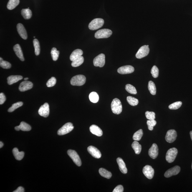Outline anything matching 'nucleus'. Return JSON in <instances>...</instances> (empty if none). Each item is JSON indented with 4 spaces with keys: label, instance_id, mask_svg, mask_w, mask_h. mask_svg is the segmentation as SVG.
<instances>
[{
    "label": "nucleus",
    "instance_id": "obj_1",
    "mask_svg": "<svg viewBox=\"0 0 192 192\" xmlns=\"http://www.w3.org/2000/svg\"><path fill=\"white\" fill-rule=\"evenodd\" d=\"M112 111L114 114L119 115L122 112V105L120 101L117 98L113 99L111 104Z\"/></svg>",
    "mask_w": 192,
    "mask_h": 192
},
{
    "label": "nucleus",
    "instance_id": "obj_2",
    "mask_svg": "<svg viewBox=\"0 0 192 192\" xmlns=\"http://www.w3.org/2000/svg\"><path fill=\"white\" fill-rule=\"evenodd\" d=\"M104 23V21L102 18H96L89 23L88 27L92 30H95L102 27Z\"/></svg>",
    "mask_w": 192,
    "mask_h": 192
},
{
    "label": "nucleus",
    "instance_id": "obj_3",
    "mask_svg": "<svg viewBox=\"0 0 192 192\" xmlns=\"http://www.w3.org/2000/svg\"><path fill=\"white\" fill-rule=\"evenodd\" d=\"M86 80V77L83 75L76 76L71 79V84L73 86H82L85 83Z\"/></svg>",
    "mask_w": 192,
    "mask_h": 192
},
{
    "label": "nucleus",
    "instance_id": "obj_4",
    "mask_svg": "<svg viewBox=\"0 0 192 192\" xmlns=\"http://www.w3.org/2000/svg\"><path fill=\"white\" fill-rule=\"evenodd\" d=\"M112 31L109 29H102L97 31L95 33V37L96 39H100L110 37L112 34Z\"/></svg>",
    "mask_w": 192,
    "mask_h": 192
},
{
    "label": "nucleus",
    "instance_id": "obj_5",
    "mask_svg": "<svg viewBox=\"0 0 192 192\" xmlns=\"http://www.w3.org/2000/svg\"><path fill=\"white\" fill-rule=\"evenodd\" d=\"M178 153V150L176 148L170 149L167 151L166 155V160L168 163H172L174 161Z\"/></svg>",
    "mask_w": 192,
    "mask_h": 192
},
{
    "label": "nucleus",
    "instance_id": "obj_6",
    "mask_svg": "<svg viewBox=\"0 0 192 192\" xmlns=\"http://www.w3.org/2000/svg\"><path fill=\"white\" fill-rule=\"evenodd\" d=\"M74 126L71 122L66 123L58 131V135L59 136L65 135L69 133L73 130Z\"/></svg>",
    "mask_w": 192,
    "mask_h": 192
},
{
    "label": "nucleus",
    "instance_id": "obj_7",
    "mask_svg": "<svg viewBox=\"0 0 192 192\" xmlns=\"http://www.w3.org/2000/svg\"><path fill=\"white\" fill-rule=\"evenodd\" d=\"M68 155L72 159L75 164L78 166L80 167L82 165V162L80 157L75 150H68L67 151Z\"/></svg>",
    "mask_w": 192,
    "mask_h": 192
},
{
    "label": "nucleus",
    "instance_id": "obj_8",
    "mask_svg": "<svg viewBox=\"0 0 192 192\" xmlns=\"http://www.w3.org/2000/svg\"><path fill=\"white\" fill-rule=\"evenodd\" d=\"M149 45H144L140 47L136 54L137 59H141L148 55L150 52Z\"/></svg>",
    "mask_w": 192,
    "mask_h": 192
},
{
    "label": "nucleus",
    "instance_id": "obj_9",
    "mask_svg": "<svg viewBox=\"0 0 192 192\" xmlns=\"http://www.w3.org/2000/svg\"><path fill=\"white\" fill-rule=\"evenodd\" d=\"M105 55L103 54H99L94 58L93 64L95 67H103L105 64Z\"/></svg>",
    "mask_w": 192,
    "mask_h": 192
},
{
    "label": "nucleus",
    "instance_id": "obj_10",
    "mask_svg": "<svg viewBox=\"0 0 192 192\" xmlns=\"http://www.w3.org/2000/svg\"><path fill=\"white\" fill-rule=\"evenodd\" d=\"M177 132L174 130H170L167 132L165 138L167 142L169 143L173 142L176 140Z\"/></svg>",
    "mask_w": 192,
    "mask_h": 192
},
{
    "label": "nucleus",
    "instance_id": "obj_11",
    "mask_svg": "<svg viewBox=\"0 0 192 192\" xmlns=\"http://www.w3.org/2000/svg\"><path fill=\"white\" fill-rule=\"evenodd\" d=\"M143 173L147 178L151 179L153 178L155 171L154 170L151 166L146 165L143 168Z\"/></svg>",
    "mask_w": 192,
    "mask_h": 192
},
{
    "label": "nucleus",
    "instance_id": "obj_12",
    "mask_svg": "<svg viewBox=\"0 0 192 192\" xmlns=\"http://www.w3.org/2000/svg\"><path fill=\"white\" fill-rule=\"evenodd\" d=\"M38 112L41 116L44 117H48L49 113V104L47 103H45L41 106L38 111Z\"/></svg>",
    "mask_w": 192,
    "mask_h": 192
},
{
    "label": "nucleus",
    "instance_id": "obj_13",
    "mask_svg": "<svg viewBox=\"0 0 192 192\" xmlns=\"http://www.w3.org/2000/svg\"><path fill=\"white\" fill-rule=\"evenodd\" d=\"M135 69L133 66L130 65H127L122 66L117 69V72L119 74H125L131 73H133Z\"/></svg>",
    "mask_w": 192,
    "mask_h": 192
},
{
    "label": "nucleus",
    "instance_id": "obj_14",
    "mask_svg": "<svg viewBox=\"0 0 192 192\" xmlns=\"http://www.w3.org/2000/svg\"><path fill=\"white\" fill-rule=\"evenodd\" d=\"M180 171V168L179 166L176 165L173 168L167 170L164 174V176L166 178L178 174Z\"/></svg>",
    "mask_w": 192,
    "mask_h": 192
},
{
    "label": "nucleus",
    "instance_id": "obj_15",
    "mask_svg": "<svg viewBox=\"0 0 192 192\" xmlns=\"http://www.w3.org/2000/svg\"><path fill=\"white\" fill-rule=\"evenodd\" d=\"M33 84L32 82L30 81H23L21 83L19 87V90L21 92H25L32 88Z\"/></svg>",
    "mask_w": 192,
    "mask_h": 192
},
{
    "label": "nucleus",
    "instance_id": "obj_16",
    "mask_svg": "<svg viewBox=\"0 0 192 192\" xmlns=\"http://www.w3.org/2000/svg\"><path fill=\"white\" fill-rule=\"evenodd\" d=\"M89 153L94 158L99 159L102 157V154L97 148L93 146H89L87 149Z\"/></svg>",
    "mask_w": 192,
    "mask_h": 192
},
{
    "label": "nucleus",
    "instance_id": "obj_17",
    "mask_svg": "<svg viewBox=\"0 0 192 192\" xmlns=\"http://www.w3.org/2000/svg\"><path fill=\"white\" fill-rule=\"evenodd\" d=\"M158 147L157 144L153 143L149 150L148 155L152 158L155 159L158 156Z\"/></svg>",
    "mask_w": 192,
    "mask_h": 192
},
{
    "label": "nucleus",
    "instance_id": "obj_18",
    "mask_svg": "<svg viewBox=\"0 0 192 192\" xmlns=\"http://www.w3.org/2000/svg\"><path fill=\"white\" fill-rule=\"evenodd\" d=\"M18 32L20 37L23 39H27L28 35L27 32L24 26L21 23H19L17 25Z\"/></svg>",
    "mask_w": 192,
    "mask_h": 192
},
{
    "label": "nucleus",
    "instance_id": "obj_19",
    "mask_svg": "<svg viewBox=\"0 0 192 192\" xmlns=\"http://www.w3.org/2000/svg\"><path fill=\"white\" fill-rule=\"evenodd\" d=\"M13 49L15 52V54L17 57L20 59L21 61H24L25 60L24 56L23 53L22 49H21L20 46L19 44H16L13 47Z\"/></svg>",
    "mask_w": 192,
    "mask_h": 192
},
{
    "label": "nucleus",
    "instance_id": "obj_20",
    "mask_svg": "<svg viewBox=\"0 0 192 192\" xmlns=\"http://www.w3.org/2000/svg\"><path fill=\"white\" fill-rule=\"evenodd\" d=\"M15 129L17 131L20 130L24 131H30L31 129V127L29 124L25 123L24 122H21L19 126L15 127Z\"/></svg>",
    "mask_w": 192,
    "mask_h": 192
},
{
    "label": "nucleus",
    "instance_id": "obj_21",
    "mask_svg": "<svg viewBox=\"0 0 192 192\" xmlns=\"http://www.w3.org/2000/svg\"><path fill=\"white\" fill-rule=\"evenodd\" d=\"M90 130L91 133L97 136H102L103 132L100 128L96 125H92L90 127Z\"/></svg>",
    "mask_w": 192,
    "mask_h": 192
},
{
    "label": "nucleus",
    "instance_id": "obj_22",
    "mask_svg": "<svg viewBox=\"0 0 192 192\" xmlns=\"http://www.w3.org/2000/svg\"><path fill=\"white\" fill-rule=\"evenodd\" d=\"M117 162L120 171L124 174H126L127 173V169L124 160L121 158H118L117 159Z\"/></svg>",
    "mask_w": 192,
    "mask_h": 192
},
{
    "label": "nucleus",
    "instance_id": "obj_23",
    "mask_svg": "<svg viewBox=\"0 0 192 192\" xmlns=\"http://www.w3.org/2000/svg\"><path fill=\"white\" fill-rule=\"evenodd\" d=\"M23 78L22 76H10L7 78V83L9 85H11L21 80Z\"/></svg>",
    "mask_w": 192,
    "mask_h": 192
},
{
    "label": "nucleus",
    "instance_id": "obj_24",
    "mask_svg": "<svg viewBox=\"0 0 192 192\" xmlns=\"http://www.w3.org/2000/svg\"><path fill=\"white\" fill-rule=\"evenodd\" d=\"M83 54V52L80 49H77L74 51L70 56L71 61H73L80 57Z\"/></svg>",
    "mask_w": 192,
    "mask_h": 192
},
{
    "label": "nucleus",
    "instance_id": "obj_25",
    "mask_svg": "<svg viewBox=\"0 0 192 192\" xmlns=\"http://www.w3.org/2000/svg\"><path fill=\"white\" fill-rule=\"evenodd\" d=\"M13 153L16 160H22L24 158V153L23 152H20L18 149L15 148L13 150Z\"/></svg>",
    "mask_w": 192,
    "mask_h": 192
},
{
    "label": "nucleus",
    "instance_id": "obj_26",
    "mask_svg": "<svg viewBox=\"0 0 192 192\" xmlns=\"http://www.w3.org/2000/svg\"><path fill=\"white\" fill-rule=\"evenodd\" d=\"M21 14L25 19H30L32 16V11L29 9H23L21 11Z\"/></svg>",
    "mask_w": 192,
    "mask_h": 192
},
{
    "label": "nucleus",
    "instance_id": "obj_27",
    "mask_svg": "<svg viewBox=\"0 0 192 192\" xmlns=\"http://www.w3.org/2000/svg\"><path fill=\"white\" fill-rule=\"evenodd\" d=\"M19 0H9L8 3L7 8L10 10L14 9L19 5Z\"/></svg>",
    "mask_w": 192,
    "mask_h": 192
},
{
    "label": "nucleus",
    "instance_id": "obj_28",
    "mask_svg": "<svg viewBox=\"0 0 192 192\" xmlns=\"http://www.w3.org/2000/svg\"><path fill=\"white\" fill-rule=\"evenodd\" d=\"M132 147L136 154L137 155L140 154L141 151L142 146L138 142L135 141L133 142L132 145Z\"/></svg>",
    "mask_w": 192,
    "mask_h": 192
},
{
    "label": "nucleus",
    "instance_id": "obj_29",
    "mask_svg": "<svg viewBox=\"0 0 192 192\" xmlns=\"http://www.w3.org/2000/svg\"><path fill=\"white\" fill-rule=\"evenodd\" d=\"M99 173L102 176L107 179H109L112 176V174L110 172L103 168H101L99 169Z\"/></svg>",
    "mask_w": 192,
    "mask_h": 192
},
{
    "label": "nucleus",
    "instance_id": "obj_30",
    "mask_svg": "<svg viewBox=\"0 0 192 192\" xmlns=\"http://www.w3.org/2000/svg\"><path fill=\"white\" fill-rule=\"evenodd\" d=\"M84 61V57L81 56L80 57L72 61L71 65L73 67H76L82 65Z\"/></svg>",
    "mask_w": 192,
    "mask_h": 192
},
{
    "label": "nucleus",
    "instance_id": "obj_31",
    "mask_svg": "<svg viewBox=\"0 0 192 192\" xmlns=\"http://www.w3.org/2000/svg\"><path fill=\"white\" fill-rule=\"evenodd\" d=\"M89 98L91 102L96 103L99 101V96L97 92H92L89 94Z\"/></svg>",
    "mask_w": 192,
    "mask_h": 192
},
{
    "label": "nucleus",
    "instance_id": "obj_32",
    "mask_svg": "<svg viewBox=\"0 0 192 192\" xmlns=\"http://www.w3.org/2000/svg\"><path fill=\"white\" fill-rule=\"evenodd\" d=\"M33 44L35 48V53L36 56L39 55L40 52V45L39 41L37 39H34L33 40Z\"/></svg>",
    "mask_w": 192,
    "mask_h": 192
},
{
    "label": "nucleus",
    "instance_id": "obj_33",
    "mask_svg": "<svg viewBox=\"0 0 192 192\" xmlns=\"http://www.w3.org/2000/svg\"><path fill=\"white\" fill-rule=\"evenodd\" d=\"M148 89L150 93L152 95H155L156 93V88L155 84L152 81L149 82L148 85Z\"/></svg>",
    "mask_w": 192,
    "mask_h": 192
},
{
    "label": "nucleus",
    "instance_id": "obj_34",
    "mask_svg": "<svg viewBox=\"0 0 192 192\" xmlns=\"http://www.w3.org/2000/svg\"><path fill=\"white\" fill-rule=\"evenodd\" d=\"M127 100L130 105L132 106H135L138 105V100L136 98H135L131 96H128L127 97Z\"/></svg>",
    "mask_w": 192,
    "mask_h": 192
},
{
    "label": "nucleus",
    "instance_id": "obj_35",
    "mask_svg": "<svg viewBox=\"0 0 192 192\" xmlns=\"http://www.w3.org/2000/svg\"><path fill=\"white\" fill-rule=\"evenodd\" d=\"M143 135V130L142 129H140L134 133L133 137V140L135 141H139L141 139Z\"/></svg>",
    "mask_w": 192,
    "mask_h": 192
},
{
    "label": "nucleus",
    "instance_id": "obj_36",
    "mask_svg": "<svg viewBox=\"0 0 192 192\" xmlns=\"http://www.w3.org/2000/svg\"><path fill=\"white\" fill-rule=\"evenodd\" d=\"M59 52L57 51L56 48H53L51 51V55L53 60L54 61H57L59 58Z\"/></svg>",
    "mask_w": 192,
    "mask_h": 192
},
{
    "label": "nucleus",
    "instance_id": "obj_37",
    "mask_svg": "<svg viewBox=\"0 0 192 192\" xmlns=\"http://www.w3.org/2000/svg\"><path fill=\"white\" fill-rule=\"evenodd\" d=\"M125 89L127 92L130 94H136L137 93L136 89L133 86L130 84H127L126 85Z\"/></svg>",
    "mask_w": 192,
    "mask_h": 192
},
{
    "label": "nucleus",
    "instance_id": "obj_38",
    "mask_svg": "<svg viewBox=\"0 0 192 192\" xmlns=\"http://www.w3.org/2000/svg\"><path fill=\"white\" fill-rule=\"evenodd\" d=\"M0 66L4 69H9L11 67V64L7 61L3 60L1 57L0 58Z\"/></svg>",
    "mask_w": 192,
    "mask_h": 192
},
{
    "label": "nucleus",
    "instance_id": "obj_39",
    "mask_svg": "<svg viewBox=\"0 0 192 192\" xmlns=\"http://www.w3.org/2000/svg\"><path fill=\"white\" fill-rule=\"evenodd\" d=\"M23 105V102H16V103L13 104L12 107H10L8 109V112H14L16 109L22 106Z\"/></svg>",
    "mask_w": 192,
    "mask_h": 192
},
{
    "label": "nucleus",
    "instance_id": "obj_40",
    "mask_svg": "<svg viewBox=\"0 0 192 192\" xmlns=\"http://www.w3.org/2000/svg\"><path fill=\"white\" fill-rule=\"evenodd\" d=\"M182 102H177L170 104L169 106V108L171 110H177L179 109L182 105Z\"/></svg>",
    "mask_w": 192,
    "mask_h": 192
},
{
    "label": "nucleus",
    "instance_id": "obj_41",
    "mask_svg": "<svg viewBox=\"0 0 192 192\" xmlns=\"http://www.w3.org/2000/svg\"><path fill=\"white\" fill-rule=\"evenodd\" d=\"M147 124L149 130L152 131L153 130V127L156 125L157 122L155 120H147Z\"/></svg>",
    "mask_w": 192,
    "mask_h": 192
},
{
    "label": "nucleus",
    "instance_id": "obj_42",
    "mask_svg": "<svg viewBox=\"0 0 192 192\" xmlns=\"http://www.w3.org/2000/svg\"><path fill=\"white\" fill-rule=\"evenodd\" d=\"M151 73L153 77L157 78L159 75V69L156 66H153L151 70Z\"/></svg>",
    "mask_w": 192,
    "mask_h": 192
},
{
    "label": "nucleus",
    "instance_id": "obj_43",
    "mask_svg": "<svg viewBox=\"0 0 192 192\" xmlns=\"http://www.w3.org/2000/svg\"><path fill=\"white\" fill-rule=\"evenodd\" d=\"M56 83V78L55 77H52L48 80L47 83H46V85H47L48 87H51L55 85Z\"/></svg>",
    "mask_w": 192,
    "mask_h": 192
},
{
    "label": "nucleus",
    "instance_id": "obj_44",
    "mask_svg": "<svg viewBox=\"0 0 192 192\" xmlns=\"http://www.w3.org/2000/svg\"><path fill=\"white\" fill-rule=\"evenodd\" d=\"M145 116L148 120H153L155 119V113L153 112L147 111L145 113Z\"/></svg>",
    "mask_w": 192,
    "mask_h": 192
},
{
    "label": "nucleus",
    "instance_id": "obj_45",
    "mask_svg": "<svg viewBox=\"0 0 192 192\" xmlns=\"http://www.w3.org/2000/svg\"><path fill=\"white\" fill-rule=\"evenodd\" d=\"M124 188L122 185H119L114 188L113 192H123Z\"/></svg>",
    "mask_w": 192,
    "mask_h": 192
},
{
    "label": "nucleus",
    "instance_id": "obj_46",
    "mask_svg": "<svg viewBox=\"0 0 192 192\" xmlns=\"http://www.w3.org/2000/svg\"><path fill=\"white\" fill-rule=\"evenodd\" d=\"M6 98L5 95L3 93L0 94V104L2 105L5 102Z\"/></svg>",
    "mask_w": 192,
    "mask_h": 192
},
{
    "label": "nucleus",
    "instance_id": "obj_47",
    "mask_svg": "<svg viewBox=\"0 0 192 192\" xmlns=\"http://www.w3.org/2000/svg\"><path fill=\"white\" fill-rule=\"evenodd\" d=\"M25 191L24 188L21 186L18 187L16 190L13 191L14 192H24Z\"/></svg>",
    "mask_w": 192,
    "mask_h": 192
},
{
    "label": "nucleus",
    "instance_id": "obj_48",
    "mask_svg": "<svg viewBox=\"0 0 192 192\" xmlns=\"http://www.w3.org/2000/svg\"><path fill=\"white\" fill-rule=\"evenodd\" d=\"M4 144L2 143V142H0V148H1L3 147Z\"/></svg>",
    "mask_w": 192,
    "mask_h": 192
},
{
    "label": "nucleus",
    "instance_id": "obj_49",
    "mask_svg": "<svg viewBox=\"0 0 192 192\" xmlns=\"http://www.w3.org/2000/svg\"><path fill=\"white\" fill-rule=\"evenodd\" d=\"M190 137H191V138L192 140V131H191L190 132Z\"/></svg>",
    "mask_w": 192,
    "mask_h": 192
},
{
    "label": "nucleus",
    "instance_id": "obj_50",
    "mask_svg": "<svg viewBox=\"0 0 192 192\" xmlns=\"http://www.w3.org/2000/svg\"><path fill=\"white\" fill-rule=\"evenodd\" d=\"M28 79L29 78H25L24 79V80H28Z\"/></svg>",
    "mask_w": 192,
    "mask_h": 192
},
{
    "label": "nucleus",
    "instance_id": "obj_51",
    "mask_svg": "<svg viewBox=\"0 0 192 192\" xmlns=\"http://www.w3.org/2000/svg\"><path fill=\"white\" fill-rule=\"evenodd\" d=\"M191 167H192V166H191Z\"/></svg>",
    "mask_w": 192,
    "mask_h": 192
}]
</instances>
